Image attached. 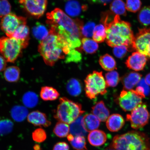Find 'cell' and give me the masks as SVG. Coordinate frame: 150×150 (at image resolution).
Returning <instances> with one entry per match:
<instances>
[{
	"label": "cell",
	"mask_w": 150,
	"mask_h": 150,
	"mask_svg": "<svg viewBox=\"0 0 150 150\" xmlns=\"http://www.w3.org/2000/svg\"><path fill=\"white\" fill-rule=\"evenodd\" d=\"M46 17L47 23L55 30L70 50L81 46V29L83 23L81 21L73 20L59 8L48 13Z\"/></svg>",
	"instance_id": "1"
},
{
	"label": "cell",
	"mask_w": 150,
	"mask_h": 150,
	"mask_svg": "<svg viewBox=\"0 0 150 150\" xmlns=\"http://www.w3.org/2000/svg\"><path fill=\"white\" fill-rule=\"evenodd\" d=\"M110 12L103 13L101 22L106 28V41L109 46L124 45L129 49L132 46L134 36L131 24L122 20L120 16Z\"/></svg>",
	"instance_id": "2"
},
{
	"label": "cell",
	"mask_w": 150,
	"mask_h": 150,
	"mask_svg": "<svg viewBox=\"0 0 150 150\" xmlns=\"http://www.w3.org/2000/svg\"><path fill=\"white\" fill-rule=\"evenodd\" d=\"M50 28L48 36L39 45L38 51L46 64L52 67L59 60L65 59L70 50L55 30Z\"/></svg>",
	"instance_id": "3"
},
{
	"label": "cell",
	"mask_w": 150,
	"mask_h": 150,
	"mask_svg": "<svg viewBox=\"0 0 150 150\" xmlns=\"http://www.w3.org/2000/svg\"><path fill=\"white\" fill-rule=\"evenodd\" d=\"M110 146L115 150H150V139L145 133L130 131L114 136Z\"/></svg>",
	"instance_id": "4"
},
{
	"label": "cell",
	"mask_w": 150,
	"mask_h": 150,
	"mask_svg": "<svg viewBox=\"0 0 150 150\" xmlns=\"http://www.w3.org/2000/svg\"><path fill=\"white\" fill-rule=\"evenodd\" d=\"M59 102L54 115L59 121L70 124L85 112L81 104L66 97L60 98Z\"/></svg>",
	"instance_id": "5"
},
{
	"label": "cell",
	"mask_w": 150,
	"mask_h": 150,
	"mask_svg": "<svg viewBox=\"0 0 150 150\" xmlns=\"http://www.w3.org/2000/svg\"><path fill=\"white\" fill-rule=\"evenodd\" d=\"M29 42L17 40L12 37L0 38V53L7 62L14 63L27 47Z\"/></svg>",
	"instance_id": "6"
},
{
	"label": "cell",
	"mask_w": 150,
	"mask_h": 150,
	"mask_svg": "<svg viewBox=\"0 0 150 150\" xmlns=\"http://www.w3.org/2000/svg\"><path fill=\"white\" fill-rule=\"evenodd\" d=\"M84 83L86 95L90 99H95L99 95L107 93V86L102 72L93 71L86 77Z\"/></svg>",
	"instance_id": "7"
},
{
	"label": "cell",
	"mask_w": 150,
	"mask_h": 150,
	"mask_svg": "<svg viewBox=\"0 0 150 150\" xmlns=\"http://www.w3.org/2000/svg\"><path fill=\"white\" fill-rule=\"evenodd\" d=\"M147 105L142 103L127 114L126 120L130 122L133 129L138 130L142 128L149 122L150 114Z\"/></svg>",
	"instance_id": "8"
},
{
	"label": "cell",
	"mask_w": 150,
	"mask_h": 150,
	"mask_svg": "<svg viewBox=\"0 0 150 150\" xmlns=\"http://www.w3.org/2000/svg\"><path fill=\"white\" fill-rule=\"evenodd\" d=\"M142 98L135 90H124L118 97L117 102L124 111H131L142 104Z\"/></svg>",
	"instance_id": "9"
},
{
	"label": "cell",
	"mask_w": 150,
	"mask_h": 150,
	"mask_svg": "<svg viewBox=\"0 0 150 150\" xmlns=\"http://www.w3.org/2000/svg\"><path fill=\"white\" fill-rule=\"evenodd\" d=\"M132 48L150 58V29H139L138 33L134 36Z\"/></svg>",
	"instance_id": "10"
},
{
	"label": "cell",
	"mask_w": 150,
	"mask_h": 150,
	"mask_svg": "<svg viewBox=\"0 0 150 150\" xmlns=\"http://www.w3.org/2000/svg\"><path fill=\"white\" fill-rule=\"evenodd\" d=\"M27 22L26 18L10 13L2 18L0 27L7 37H10L19 26L26 24Z\"/></svg>",
	"instance_id": "11"
},
{
	"label": "cell",
	"mask_w": 150,
	"mask_h": 150,
	"mask_svg": "<svg viewBox=\"0 0 150 150\" xmlns=\"http://www.w3.org/2000/svg\"><path fill=\"white\" fill-rule=\"evenodd\" d=\"M19 3L27 14L38 19L44 14L47 0H19Z\"/></svg>",
	"instance_id": "12"
},
{
	"label": "cell",
	"mask_w": 150,
	"mask_h": 150,
	"mask_svg": "<svg viewBox=\"0 0 150 150\" xmlns=\"http://www.w3.org/2000/svg\"><path fill=\"white\" fill-rule=\"evenodd\" d=\"M147 57L138 52L132 54L125 62V64L129 69L135 71L143 70L147 62Z\"/></svg>",
	"instance_id": "13"
},
{
	"label": "cell",
	"mask_w": 150,
	"mask_h": 150,
	"mask_svg": "<svg viewBox=\"0 0 150 150\" xmlns=\"http://www.w3.org/2000/svg\"><path fill=\"white\" fill-rule=\"evenodd\" d=\"M27 120L35 126L47 127L51 125L45 114L39 111H33L28 114Z\"/></svg>",
	"instance_id": "14"
},
{
	"label": "cell",
	"mask_w": 150,
	"mask_h": 150,
	"mask_svg": "<svg viewBox=\"0 0 150 150\" xmlns=\"http://www.w3.org/2000/svg\"><path fill=\"white\" fill-rule=\"evenodd\" d=\"M125 123V119L121 115L114 114L110 115L107 120L106 125L109 130L116 132L122 128Z\"/></svg>",
	"instance_id": "15"
},
{
	"label": "cell",
	"mask_w": 150,
	"mask_h": 150,
	"mask_svg": "<svg viewBox=\"0 0 150 150\" xmlns=\"http://www.w3.org/2000/svg\"><path fill=\"white\" fill-rule=\"evenodd\" d=\"M88 139L91 145L99 147L105 143L107 139L106 133L100 130H96L90 132Z\"/></svg>",
	"instance_id": "16"
},
{
	"label": "cell",
	"mask_w": 150,
	"mask_h": 150,
	"mask_svg": "<svg viewBox=\"0 0 150 150\" xmlns=\"http://www.w3.org/2000/svg\"><path fill=\"white\" fill-rule=\"evenodd\" d=\"M91 112L100 121H106L110 116L109 110L103 101L97 103L93 107Z\"/></svg>",
	"instance_id": "17"
},
{
	"label": "cell",
	"mask_w": 150,
	"mask_h": 150,
	"mask_svg": "<svg viewBox=\"0 0 150 150\" xmlns=\"http://www.w3.org/2000/svg\"><path fill=\"white\" fill-rule=\"evenodd\" d=\"M142 75L138 73L131 72L125 75L122 78L124 88L126 90L132 89L141 80Z\"/></svg>",
	"instance_id": "18"
},
{
	"label": "cell",
	"mask_w": 150,
	"mask_h": 150,
	"mask_svg": "<svg viewBox=\"0 0 150 150\" xmlns=\"http://www.w3.org/2000/svg\"><path fill=\"white\" fill-rule=\"evenodd\" d=\"M83 116L81 115L71 123L70 126V134L74 136L87 135L88 132L84 128L83 123Z\"/></svg>",
	"instance_id": "19"
},
{
	"label": "cell",
	"mask_w": 150,
	"mask_h": 150,
	"mask_svg": "<svg viewBox=\"0 0 150 150\" xmlns=\"http://www.w3.org/2000/svg\"><path fill=\"white\" fill-rule=\"evenodd\" d=\"M84 128L88 132L97 130L100 125V121L93 114H86L83 118Z\"/></svg>",
	"instance_id": "20"
},
{
	"label": "cell",
	"mask_w": 150,
	"mask_h": 150,
	"mask_svg": "<svg viewBox=\"0 0 150 150\" xmlns=\"http://www.w3.org/2000/svg\"><path fill=\"white\" fill-rule=\"evenodd\" d=\"M40 95L43 100L52 101L59 98L60 94L59 92L54 88L44 86L41 89Z\"/></svg>",
	"instance_id": "21"
},
{
	"label": "cell",
	"mask_w": 150,
	"mask_h": 150,
	"mask_svg": "<svg viewBox=\"0 0 150 150\" xmlns=\"http://www.w3.org/2000/svg\"><path fill=\"white\" fill-rule=\"evenodd\" d=\"M99 62L105 70L110 71L117 69V64L115 59L109 54H106L101 56Z\"/></svg>",
	"instance_id": "22"
},
{
	"label": "cell",
	"mask_w": 150,
	"mask_h": 150,
	"mask_svg": "<svg viewBox=\"0 0 150 150\" xmlns=\"http://www.w3.org/2000/svg\"><path fill=\"white\" fill-rule=\"evenodd\" d=\"M4 75L5 79L7 81L9 82H18L20 78V69L15 66L7 67L4 70Z\"/></svg>",
	"instance_id": "23"
},
{
	"label": "cell",
	"mask_w": 150,
	"mask_h": 150,
	"mask_svg": "<svg viewBox=\"0 0 150 150\" xmlns=\"http://www.w3.org/2000/svg\"><path fill=\"white\" fill-rule=\"evenodd\" d=\"M81 6L78 1L72 0L67 1L65 5V11L69 16L72 17L78 16L82 9H86Z\"/></svg>",
	"instance_id": "24"
},
{
	"label": "cell",
	"mask_w": 150,
	"mask_h": 150,
	"mask_svg": "<svg viewBox=\"0 0 150 150\" xmlns=\"http://www.w3.org/2000/svg\"><path fill=\"white\" fill-rule=\"evenodd\" d=\"M30 29L26 24H22L17 28L10 37L26 42H29Z\"/></svg>",
	"instance_id": "25"
},
{
	"label": "cell",
	"mask_w": 150,
	"mask_h": 150,
	"mask_svg": "<svg viewBox=\"0 0 150 150\" xmlns=\"http://www.w3.org/2000/svg\"><path fill=\"white\" fill-rule=\"evenodd\" d=\"M27 109L23 106H14L11 110V115L15 121L21 122L28 117V112Z\"/></svg>",
	"instance_id": "26"
},
{
	"label": "cell",
	"mask_w": 150,
	"mask_h": 150,
	"mask_svg": "<svg viewBox=\"0 0 150 150\" xmlns=\"http://www.w3.org/2000/svg\"><path fill=\"white\" fill-rule=\"evenodd\" d=\"M67 89L69 94L74 96H78L81 93V83L76 79H71L67 82Z\"/></svg>",
	"instance_id": "27"
},
{
	"label": "cell",
	"mask_w": 150,
	"mask_h": 150,
	"mask_svg": "<svg viewBox=\"0 0 150 150\" xmlns=\"http://www.w3.org/2000/svg\"><path fill=\"white\" fill-rule=\"evenodd\" d=\"M49 31L45 26L38 22L33 28L32 33L37 40L42 41L48 36Z\"/></svg>",
	"instance_id": "28"
},
{
	"label": "cell",
	"mask_w": 150,
	"mask_h": 150,
	"mask_svg": "<svg viewBox=\"0 0 150 150\" xmlns=\"http://www.w3.org/2000/svg\"><path fill=\"white\" fill-rule=\"evenodd\" d=\"M81 43V48L86 53L93 54L98 50V44L92 39L84 38L82 39Z\"/></svg>",
	"instance_id": "29"
},
{
	"label": "cell",
	"mask_w": 150,
	"mask_h": 150,
	"mask_svg": "<svg viewBox=\"0 0 150 150\" xmlns=\"http://www.w3.org/2000/svg\"><path fill=\"white\" fill-rule=\"evenodd\" d=\"M110 10L114 14L119 16H126V8L122 0H114L110 5Z\"/></svg>",
	"instance_id": "30"
},
{
	"label": "cell",
	"mask_w": 150,
	"mask_h": 150,
	"mask_svg": "<svg viewBox=\"0 0 150 150\" xmlns=\"http://www.w3.org/2000/svg\"><path fill=\"white\" fill-rule=\"evenodd\" d=\"M106 37V29L104 24L100 23L96 26L93 35V40L97 42L102 43L105 40Z\"/></svg>",
	"instance_id": "31"
},
{
	"label": "cell",
	"mask_w": 150,
	"mask_h": 150,
	"mask_svg": "<svg viewBox=\"0 0 150 150\" xmlns=\"http://www.w3.org/2000/svg\"><path fill=\"white\" fill-rule=\"evenodd\" d=\"M69 132L70 127L68 124L62 122H58L53 129L54 134L59 138H64L67 137Z\"/></svg>",
	"instance_id": "32"
},
{
	"label": "cell",
	"mask_w": 150,
	"mask_h": 150,
	"mask_svg": "<svg viewBox=\"0 0 150 150\" xmlns=\"http://www.w3.org/2000/svg\"><path fill=\"white\" fill-rule=\"evenodd\" d=\"M22 102L27 107L33 108L36 106L38 103V97L35 93L28 92L24 95Z\"/></svg>",
	"instance_id": "33"
},
{
	"label": "cell",
	"mask_w": 150,
	"mask_h": 150,
	"mask_svg": "<svg viewBox=\"0 0 150 150\" xmlns=\"http://www.w3.org/2000/svg\"><path fill=\"white\" fill-rule=\"evenodd\" d=\"M105 76L107 87H115L120 80L119 74L117 71L114 70L107 73Z\"/></svg>",
	"instance_id": "34"
},
{
	"label": "cell",
	"mask_w": 150,
	"mask_h": 150,
	"mask_svg": "<svg viewBox=\"0 0 150 150\" xmlns=\"http://www.w3.org/2000/svg\"><path fill=\"white\" fill-rule=\"evenodd\" d=\"M138 18L142 25L145 26L150 25V7L145 6L141 9Z\"/></svg>",
	"instance_id": "35"
},
{
	"label": "cell",
	"mask_w": 150,
	"mask_h": 150,
	"mask_svg": "<svg viewBox=\"0 0 150 150\" xmlns=\"http://www.w3.org/2000/svg\"><path fill=\"white\" fill-rule=\"evenodd\" d=\"M13 126V123L10 120H0V136L9 134L12 131Z\"/></svg>",
	"instance_id": "36"
},
{
	"label": "cell",
	"mask_w": 150,
	"mask_h": 150,
	"mask_svg": "<svg viewBox=\"0 0 150 150\" xmlns=\"http://www.w3.org/2000/svg\"><path fill=\"white\" fill-rule=\"evenodd\" d=\"M70 142L71 146L75 149H87L86 140L84 136H74V139Z\"/></svg>",
	"instance_id": "37"
},
{
	"label": "cell",
	"mask_w": 150,
	"mask_h": 150,
	"mask_svg": "<svg viewBox=\"0 0 150 150\" xmlns=\"http://www.w3.org/2000/svg\"><path fill=\"white\" fill-rule=\"evenodd\" d=\"M95 24L93 22H89L85 25L82 26L81 29V33L82 37L89 38L93 36Z\"/></svg>",
	"instance_id": "38"
},
{
	"label": "cell",
	"mask_w": 150,
	"mask_h": 150,
	"mask_svg": "<svg viewBox=\"0 0 150 150\" xmlns=\"http://www.w3.org/2000/svg\"><path fill=\"white\" fill-rule=\"evenodd\" d=\"M65 59V62L66 63H70L71 62L78 63L81 61L82 55L78 50L73 49L70 50Z\"/></svg>",
	"instance_id": "39"
},
{
	"label": "cell",
	"mask_w": 150,
	"mask_h": 150,
	"mask_svg": "<svg viewBox=\"0 0 150 150\" xmlns=\"http://www.w3.org/2000/svg\"><path fill=\"white\" fill-rule=\"evenodd\" d=\"M142 4L141 0H126L125 6L129 12L136 13L140 10Z\"/></svg>",
	"instance_id": "40"
},
{
	"label": "cell",
	"mask_w": 150,
	"mask_h": 150,
	"mask_svg": "<svg viewBox=\"0 0 150 150\" xmlns=\"http://www.w3.org/2000/svg\"><path fill=\"white\" fill-rule=\"evenodd\" d=\"M32 137L33 140L39 143L44 142L47 138L46 133L44 129L38 128L33 133Z\"/></svg>",
	"instance_id": "41"
},
{
	"label": "cell",
	"mask_w": 150,
	"mask_h": 150,
	"mask_svg": "<svg viewBox=\"0 0 150 150\" xmlns=\"http://www.w3.org/2000/svg\"><path fill=\"white\" fill-rule=\"evenodd\" d=\"M11 6L6 0H0V17H4L11 13Z\"/></svg>",
	"instance_id": "42"
},
{
	"label": "cell",
	"mask_w": 150,
	"mask_h": 150,
	"mask_svg": "<svg viewBox=\"0 0 150 150\" xmlns=\"http://www.w3.org/2000/svg\"><path fill=\"white\" fill-rule=\"evenodd\" d=\"M114 47L113 53L114 55L119 59L125 57L129 50L128 48L124 45H120Z\"/></svg>",
	"instance_id": "43"
},
{
	"label": "cell",
	"mask_w": 150,
	"mask_h": 150,
	"mask_svg": "<svg viewBox=\"0 0 150 150\" xmlns=\"http://www.w3.org/2000/svg\"><path fill=\"white\" fill-rule=\"evenodd\" d=\"M53 150H70V148L66 142H60L54 145Z\"/></svg>",
	"instance_id": "44"
},
{
	"label": "cell",
	"mask_w": 150,
	"mask_h": 150,
	"mask_svg": "<svg viewBox=\"0 0 150 150\" xmlns=\"http://www.w3.org/2000/svg\"><path fill=\"white\" fill-rule=\"evenodd\" d=\"M138 85L141 86L145 90V95H149L150 92V88L149 85L146 83L145 79H142L138 83Z\"/></svg>",
	"instance_id": "45"
},
{
	"label": "cell",
	"mask_w": 150,
	"mask_h": 150,
	"mask_svg": "<svg viewBox=\"0 0 150 150\" xmlns=\"http://www.w3.org/2000/svg\"><path fill=\"white\" fill-rule=\"evenodd\" d=\"M7 62L4 57L0 55V72L4 71L6 68Z\"/></svg>",
	"instance_id": "46"
},
{
	"label": "cell",
	"mask_w": 150,
	"mask_h": 150,
	"mask_svg": "<svg viewBox=\"0 0 150 150\" xmlns=\"http://www.w3.org/2000/svg\"><path fill=\"white\" fill-rule=\"evenodd\" d=\"M113 1L114 0H98L97 3H102L104 5H106Z\"/></svg>",
	"instance_id": "47"
},
{
	"label": "cell",
	"mask_w": 150,
	"mask_h": 150,
	"mask_svg": "<svg viewBox=\"0 0 150 150\" xmlns=\"http://www.w3.org/2000/svg\"><path fill=\"white\" fill-rule=\"evenodd\" d=\"M145 81L148 85L150 86V73L146 76L145 79Z\"/></svg>",
	"instance_id": "48"
},
{
	"label": "cell",
	"mask_w": 150,
	"mask_h": 150,
	"mask_svg": "<svg viewBox=\"0 0 150 150\" xmlns=\"http://www.w3.org/2000/svg\"><path fill=\"white\" fill-rule=\"evenodd\" d=\"M74 136L71 134H69L67 136V139H68V140L70 142H71V141H72L73 139H74Z\"/></svg>",
	"instance_id": "49"
},
{
	"label": "cell",
	"mask_w": 150,
	"mask_h": 150,
	"mask_svg": "<svg viewBox=\"0 0 150 150\" xmlns=\"http://www.w3.org/2000/svg\"><path fill=\"white\" fill-rule=\"evenodd\" d=\"M34 148L35 150H39L40 149V146L38 145H35Z\"/></svg>",
	"instance_id": "50"
},
{
	"label": "cell",
	"mask_w": 150,
	"mask_h": 150,
	"mask_svg": "<svg viewBox=\"0 0 150 150\" xmlns=\"http://www.w3.org/2000/svg\"><path fill=\"white\" fill-rule=\"evenodd\" d=\"M105 150H115V149H114V148H112L111 147V146H110L109 147L106 148Z\"/></svg>",
	"instance_id": "51"
},
{
	"label": "cell",
	"mask_w": 150,
	"mask_h": 150,
	"mask_svg": "<svg viewBox=\"0 0 150 150\" xmlns=\"http://www.w3.org/2000/svg\"><path fill=\"white\" fill-rule=\"evenodd\" d=\"M90 1L92 2L93 3H97V1H98V0H90Z\"/></svg>",
	"instance_id": "52"
},
{
	"label": "cell",
	"mask_w": 150,
	"mask_h": 150,
	"mask_svg": "<svg viewBox=\"0 0 150 150\" xmlns=\"http://www.w3.org/2000/svg\"><path fill=\"white\" fill-rule=\"evenodd\" d=\"M87 150L86 149H82V150Z\"/></svg>",
	"instance_id": "53"
}]
</instances>
